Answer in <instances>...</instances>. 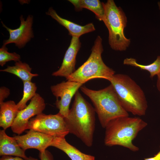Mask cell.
I'll return each mask as SVG.
<instances>
[{
  "mask_svg": "<svg viewBox=\"0 0 160 160\" xmlns=\"http://www.w3.org/2000/svg\"><path fill=\"white\" fill-rule=\"evenodd\" d=\"M103 51L102 39L98 36L91 49V52L86 61L67 78V81L84 84L95 78L108 80L115 71L103 62L101 55Z\"/></svg>",
  "mask_w": 160,
  "mask_h": 160,
  "instance_id": "5",
  "label": "cell"
},
{
  "mask_svg": "<svg viewBox=\"0 0 160 160\" xmlns=\"http://www.w3.org/2000/svg\"><path fill=\"white\" fill-rule=\"evenodd\" d=\"M29 129L40 132L54 137H64L69 133L64 117L58 113L55 115L43 113L31 119Z\"/></svg>",
  "mask_w": 160,
  "mask_h": 160,
  "instance_id": "7",
  "label": "cell"
},
{
  "mask_svg": "<svg viewBox=\"0 0 160 160\" xmlns=\"http://www.w3.org/2000/svg\"><path fill=\"white\" fill-rule=\"evenodd\" d=\"M39 157L40 160H54L52 154L47 150L39 152Z\"/></svg>",
  "mask_w": 160,
  "mask_h": 160,
  "instance_id": "23",
  "label": "cell"
},
{
  "mask_svg": "<svg viewBox=\"0 0 160 160\" xmlns=\"http://www.w3.org/2000/svg\"><path fill=\"white\" fill-rule=\"evenodd\" d=\"M123 63L125 65L135 67L141 70L148 71L151 78L157 75L160 72V55L158 56L153 63L148 65H143L139 64L135 59L133 58L125 59Z\"/></svg>",
  "mask_w": 160,
  "mask_h": 160,
  "instance_id": "19",
  "label": "cell"
},
{
  "mask_svg": "<svg viewBox=\"0 0 160 160\" xmlns=\"http://www.w3.org/2000/svg\"><path fill=\"white\" fill-rule=\"evenodd\" d=\"M0 160H38V159L30 156L27 159L20 157L12 156H1Z\"/></svg>",
  "mask_w": 160,
  "mask_h": 160,
  "instance_id": "24",
  "label": "cell"
},
{
  "mask_svg": "<svg viewBox=\"0 0 160 160\" xmlns=\"http://www.w3.org/2000/svg\"><path fill=\"white\" fill-rule=\"evenodd\" d=\"M113 86L119 102L127 112L141 116L145 115L148 103L144 92L128 75L114 74L108 80Z\"/></svg>",
  "mask_w": 160,
  "mask_h": 160,
  "instance_id": "3",
  "label": "cell"
},
{
  "mask_svg": "<svg viewBox=\"0 0 160 160\" xmlns=\"http://www.w3.org/2000/svg\"><path fill=\"white\" fill-rule=\"evenodd\" d=\"M45 108L44 99L36 93L29 104L24 109L20 110L11 126L12 132L18 135L29 129L28 122L35 116L42 113Z\"/></svg>",
  "mask_w": 160,
  "mask_h": 160,
  "instance_id": "8",
  "label": "cell"
},
{
  "mask_svg": "<svg viewBox=\"0 0 160 160\" xmlns=\"http://www.w3.org/2000/svg\"><path fill=\"white\" fill-rule=\"evenodd\" d=\"M14 137L23 150L33 148L39 152L43 151L51 146L54 137L30 129L24 135H15Z\"/></svg>",
  "mask_w": 160,
  "mask_h": 160,
  "instance_id": "11",
  "label": "cell"
},
{
  "mask_svg": "<svg viewBox=\"0 0 160 160\" xmlns=\"http://www.w3.org/2000/svg\"><path fill=\"white\" fill-rule=\"evenodd\" d=\"M81 91L91 100L102 127L105 128L111 120L121 116H129L128 112L121 105L111 84L98 90L81 87Z\"/></svg>",
  "mask_w": 160,
  "mask_h": 160,
  "instance_id": "4",
  "label": "cell"
},
{
  "mask_svg": "<svg viewBox=\"0 0 160 160\" xmlns=\"http://www.w3.org/2000/svg\"><path fill=\"white\" fill-rule=\"evenodd\" d=\"M20 55L15 52L10 53L8 52V49L3 45L0 49V65L3 66L7 62L14 61L15 62L20 61Z\"/></svg>",
  "mask_w": 160,
  "mask_h": 160,
  "instance_id": "21",
  "label": "cell"
},
{
  "mask_svg": "<svg viewBox=\"0 0 160 160\" xmlns=\"http://www.w3.org/2000/svg\"><path fill=\"white\" fill-rule=\"evenodd\" d=\"M23 97L17 104L19 110H22L26 106V103L36 94L37 87L35 83L31 81L23 82Z\"/></svg>",
  "mask_w": 160,
  "mask_h": 160,
  "instance_id": "20",
  "label": "cell"
},
{
  "mask_svg": "<svg viewBox=\"0 0 160 160\" xmlns=\"http://www.w3.org/2000/svg\"><path fill=\"white\" fill-rule=\"evenodd\" d=\"M157 79L156 83L157 88L160 93V72L157 75Z\"/></svg>",
  "mask_w": 160,
  "mask_h": 160,
  "instance_id": "26",
  "label": "cell"
},
{
  "mask_svg": "<svg viewBox=\"0 0 160 160\" xmlns=\"http://www.w3.org/2000/svg\"><path fill=\"white\" fill-rule=\"evenodd\" d=\"M74 6L77 11L83 8L87 9L93 12L99 20L103 21L105 10L103 2L99 0H68Z\"/></svg>",
  "mask_w": 160,
  "mask_h": 160,
  "instance_id": "17",
  "label": "cell"
},
{
  "mask_svg": "<svg viewBox=\"0 0 160 160\" xmlns=\"http://www.w3.org/2000/svg\"><path fill=\"white\" fill-rule=\"evenodd\" d=\"M33 19L31 15H28L25 20L23 16L21 15L20 17V25L14 29L8 28L1 21L3 27L6 29L9 34V39L4 41L3 45L6 46L10 43H14L19 48L23 47L33 37L32 28Z\"/></svg>",
  "mask_w": 160,
  "mask_h": 160,
  "instance_id": "10",
  "label": "cell"
},
{
  "mask_svg": "<svg viewBox=\"0 0 160 160\" xmlns=\"http://www.w3.org/2000/svg\"><path fill=\"white\" fill-rule=\"evenodd\" d=\"M144 160H160V150L154 156L150 158H145Z\"/></svg>",
  "mask_w": 160,
  "mask_h": 160,
  "instance_id": "25",
  "label": "cell"
},
{
  "mask_svg": "<svg viewBox=\"0 0 160 160\" xmlns=\"http://www.w3.org/2000/svg\"><path fill=\"white\" fill-rule=\"evenodd\" d=\"M81 46L79 38L72 36L61 65L58 70L52 73V76L67 78L76 71V57Z\"/></svg>",
  "mask_w": 160,
  "mask_h": 160,
  "instance_id": "12",
  "label": "cell"
},
{
  "mask_svg": "<svg viewBox=\"0 0 160 160\" xmlns=\"http://www.w3.org/2000/svg\"><path fill=\"white\" fill-rule=\"evenodd\" d=\"M95 112L94 108L78 91L68 116L64 118L69 132L79 138L88 147L93 143Z\"/></svg>",
  "mask_w": 160,
  "mask_h": 160,
  "instance_id": "1",
  "label": "cell"
},
{
  "mask_svg": "<svg viewBox=\"0 0 160 160\" xmlns=\"http://www.w3.org/2000/svg\"><path fill=\"white\" fill-rule=\"evenodd\" d=\"M19 111L14 101L0 103V127L5 130L11 127Z\"/></svg>",
  "mask_w": 160,
  "mask_h": 160,
  "instance_id": "16",
  "label": "cell"
},
{
  "mask_svg": "<svg viewBox=\"0 0 160 160\" xmlns=\"http://www.w3.org/2000/svg\"><path fill=\"white\" fill-rule=\"evenodd\" d=\"M32 68L25 63H23L20 60L15 62L14 65L8 66L6 68L1 70V71L10 73L17 76L23 82L31 81L32 78L38 76L37 74H33L31 72Z\"/></svg>",
  "mask_w": 160,
  "mask_h": 160,
  "instance_id": "18",
  "label": "cell"
},
{
  "mask_svg": "<svg viewBox=\"0 0 160 160\" xmlns=\"http://www.w3.org/2000/svg\"><path fill=\"white\" fill-rule=\"evenodd\" d=\"M147 124L138 117L125 116L113 119L105 128V144L109 147L120 145L132 151H137L139 148L134 145L133 140Z\"/></svg>",
  "mask_w": 160,
  "mask_h": 160,
  "instance_id": "2",
  "label": "cell"
},
{
  "mask_svg": "<svg viewBox=\"0 0 160 160\" xmlns=\"http://www.w3.org/2000/svg\"><path fill=\"white\" fill-rule=\"evenodd\" d=\"M83 84L67 81L51 87V92L56 98L55 105L59 110L58 113L64 118L68 115L69 105L72 98Z\"/></svg>",
  "mask_w": 160,
  "mask_h": 160,
  "instance_id": "9",
  "label": "cell"
},
{
  "mask_svg": "<svg viewBox=\"0 0 160 160\" xmlns=\"http://www.w3.org/2000/svg\"><path fill=\"white\" fill-rule=\"evenodd\" d=\"M158 5L159 7V9L160 11V1H159L158 2Z\"/></svg>",
  "mask_w": 160,
  "mask_h": 160,
  "instance_id": "27",
  "label": "cell"
},
{
  "mask_svg": "<svg viewBox=\"0 0 160 160\" xmlns=\"http://www.w3.org/2000/svg\"><path fill=\"white\" fill-rule=\"evenodd\" d=\"M0 156H12L27 159L25 151L19 145L14 137L8 136L5 130L0 131Z\"/></svg>",
  "mask_w": 160,
  "mask_h": 160,
  "instance_id": "14",
  "label": "cell"
},
{
  "mask_svg": "<svg viewBox=\"0 0 160 160\" xmlns=\"http://www.w3.org/2000/svg\"><path fill=\"white\" fill-rule=\"evenodd\" d=\"M10 95V90L5 87H1L0 88V103L4 102V100Z\"/></svg>",
  "mask_w": 160,
  "mask_h": 160,
  "instance_id": "22",
  "label": "cell"
},
{
  "mask_svg": "<svg viewBox=\"0 0 160 160\" xmlns=\"http://www.w3.org/2000/svg\"><path fill=\"white\" fill-rule=\"evenodd\" d=\"M103 4L105 10L103 21L108 31V43L113 50L122 51L129 46L131 40L124 34L127 19L125 14L113 0H108Z\"/></svg>",
  "mask_w": 160,
  "mask_h": 160,
  "instance_id": "6",
  "label": "cell"
},
{
  "mask_svg": "<svg viewBox=\"0 0 160 160\" xmlns=\"http://www.w3.org/2000/svg\"><path fill=\"white\" fill-rule=\"evenodd\" d=\"M46 14L50 16L66 28L69 32V34L72 36L79 38L82 35L93 31L95 30L92 23L82 26L61 17L52 7L49 9Z\"/></svg>",
  "mask_w": 160,
  "mask_h": 160,
  "instance_id": "13",
  "label": "cell"
},
{
  "mask_svg": "<svg viewBox=\"0 0 160 160\" xmlns=\"http://www.w3.org/2000/svg\"><path fill=\"white\" fill-rule=\"evenodd\" d=\"M51 146L64 152L71 160H95V157L84 153L69 143L64 137H54Z\"/></svg>",
  "mask_w": 160,
  "mask_h": 160,
  "instance_id": "15",
  "label": "cell"
}]
</instances>
